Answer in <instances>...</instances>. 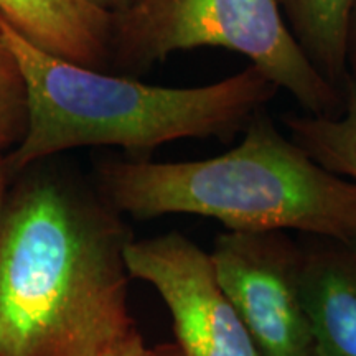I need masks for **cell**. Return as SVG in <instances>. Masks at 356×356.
<instances>
[{
  "label": "cell",
  "instance_id": "16",
  "mask_svg": "<svg viewBox=\"0 0 356 356\" xmlns=\"http://www.w3.org/2000/svg\"><path fill=\"white\" fill-rule=\"evenodd\" d=\"M178 356H181V351L180 350H178Z\"/></svg>",
  "mask_w": 356,
  "mask_h": 356
},
{
  "label": "cell",
  "instance_id": "4",
  "mask_svg": "<svg viewBox=\"0 0 356 356\" xmlns=\"http://www.w3.org/2000/svg\"><path fill=\"white\" fill-rule=\"evenodd\" d=\"M203 47L244 55L310 114L343 109V91L309 60L277 0H131L113 13L111 58L127 76Z\"/></svg>",
  "mask_w": 356,
  "mask_h": 356
},
{
  "label": "cell",
  "instance_id": "3",
  "mask_svg": "<svg viewBox=\"0 0 356 356\" xmlns=\"http://www.w3.org/2000/svg\"><path fill=\"white\" fill-rule=\"evenodd\" d=\"M228 152L203 160H104L97 188L122 215H195L226 231L296 229L356 243V181L320 165L259 111Z\"/></svg>",
  "mask_w": 356,
  "mask_h": 356
},
{
  "label": "cell",
  "instance_id": "9",
  "mask_svg": "<svg viewBox=\"0 0 356 356\" xmlns=\"http://www.w3.org/2000/svg\"><path fill=\"white\" fill-rule=\"evenodd\" d=\"M289 29L320 73L343 91L356 0H277Z\"/></svg>",
  "mask_w": 356,
  "mask_h": 356
},
{
  "label": "cell",
  "instance_id": "5",
  "mask_svg": "<svg viewBox=\"0 0 356 356\" xmlns=\"http://www.w3.org/2000/svg\"><path fill=\"white\" fill-rule=\"evenodd\" d=\"M210 254L261 356H322L302 287L304 249L284 231H225Z\"/></svg>",
  "mask_w": 356,
  "mask_h": 356
},
{
  "label": "cell",
  "instance_id": "11",
  "mask_svg": "<svg viewBox=\"0 0 356 356\" xmlns=\"http://www.w3.org/2000/svg\"><path fill=\"white\" fill-rule=\"evenodd\" d=\"M26 113L24 74L0 29V152L22 140L26 129Z\"/></svg>",
  "mask_w": 356,
  "mask_h": 356
},
{
  "label": "cell",
  "instance_id": "7",
  "mask_svg": "<svg viewBox=\"0 0 356 356\" xmlns=\"http://www.w3.org/2000/svg\"><path fill=\"white\" fill-rule=\"evenodd\" d=\"M0 15L50 55L97 70L111 60L113 13L84 0H0Z\"/></svg>",
  "mask_w": 356,
  "mask_h": 356
},
{
  "label": "cell",
  "instance_id": "2",
  "mask_svg": "<svg viewBox=\"0 0 356 356\" xmlns=\"http://www.w3.org/2000/svg\"><path fill=\"white\" fill-rule=\"evenodd\" d=\"M26 86V129L7 154L12 173L84 147H119L145 159L168 142L233 139L277 95L249 65L220 81L193 88L142 83L40 50L0 15Z\"/></svg>",
  "mask_w": 356,
  "mask_h": 356
},
{
  "label": "cell",
  "instance_id": "15",
  "mask_svg": "<svg viewBox=\"0 0 356 356\" xmlns=\"http://www.w3.org/2000/svg\"><path fill=\"white\" fill-rule=\"evenodd\" d=\"M350 66H351V68H353V74H356V8H355V13H353V22H351Z\"/></svg>",
  "mask_w": 356,
  "mask_h": 356
},
{
  "label": "cell",
  "instance_id": "13",
  "mask_svg": "<svg viewBox=\"0 0 356 356\" xmlns=\"http://www.w3.org/2000/svg\"><path fill=\"white\" fill-rule=\"evenodd\" d=\"M13 173L10 170V165L7 162V155H2L0 152V210H2V204L6 202V197L10 188Z\"/></svg>",
  "mask_w": 356,
  "mask_h": 356
},
{
  "label": "cell",
  "instance_id": "14",
  "mask_svg": "<svg viewBox=\"0 0 356 356\" xmlns=\"http://www.w3.org/2000/svg\"><path fill=\"white\" fill-rule=\"evenodd\" d=\"M84 2L91 3V6L101 8V10L115 13L122 10L124 7H127L131 3V0H84Z\"/></svg>",
  "mask_w": 356,
  "mask_h": 356
},
{
  "label": "cell",
  "instance_id": "10",
  "mask_svg": "<svg viewBox=\"0 0 356 356\" xmlns=\"http://www.w3.org/2000/svg\"><path fill=\"white\" fill-rule=\"evenodd\" d=\"M286 127L312 159L341 177L356 181V74L343 89V109L338 115H291Z\"/></svg>",
  "mask_w": 356,
  "mask_h": 356
},
{
  "label": "cell",
  "instance_id": "6",
  "mask_svg": "<svg viewBox=\"0 0 356 356\" xmlns=\"http://www.w3.org/2000/svg\"><path fill=\"white\" fill-rule=\"evenodd\" d=\"M131 279L155 289L172 317L181 356H261L220 284L211 254L181 233L131 239Z\"/></svg>",
  "mask_w": 356,
  "mask_h": 356
},
{
  "label": "cell",
  "instance_id": "1",
  "mask_svg": "<svg viewBox=\"0 0 356 356\" xmlns=\"http://www.w3.org/2000/svg\"><path fill=\"white\" fill-rule=\"evenodd\" d=\"M132 233L99 188L43 162L0 210V356H101L137 330Z\"/></svg>",
  "mask_w": 356,
  "mask_h": 356
},
{
  "label": "cell",
  "instance_id": "12",
  "mask_svg": "<svg viewBox=\"0 0 356 356\" xmlns=\"http://www.w3.org/2000/svg\"><path fill=\"white\" fill-rule=\"evenodd\" d=\"M101 356H178V346L173 343L149 345L139 330L119 341Z\"/></svg>",
  "mask_w": 356,
  "mask_h": 356
},
{
  "label": "cell",
  "instance_id": "8",
  "mask_svg": "<svg viewBox=\"0 0 356 356\" xmlns=\"http://www.w3.org/2000/svg\"><path fill=\"white\" fill-rule=\"evenodd\" d=\"M302 287L322 356H356V243L304 249Z\"/></svg>",
  "mask_w": 356,
  "mask_h": 356
}]
</instances>
